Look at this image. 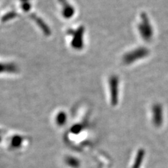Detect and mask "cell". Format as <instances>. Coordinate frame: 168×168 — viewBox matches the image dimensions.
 I'll return each mask as SVG.
<instances>
[{
    "label": "cell",
    "mask_w": 168,
    "mask_h": 168,
    "mask_svg": "<svg viewBox=\"0 0 168 168\" xmlns=\"http://www.w3.org/2000/svg\"><path fill=\"white\" fill-rule=\"evenodd\" d=\"M120 92V80L116 75H112L109 79V92L110 102L113 106L118 104Z\"/></svg>",
    "instance_id": "obj_4"
},
{
    "label": "cell",
    "mask_w": 168,
    "mask_h": 168,
    "mask_svg": "<svg viewBox=\"0 0 168 168\" xmlns=\"http://www.w3.org/2000/svg\"><path fill=\"white\" fill-rule=\"evenodd\" d=\"M67 119H68V118H67V113L64 111H60L56 116L55 122H56V125L59 127H62V126L66 125Z\"/></svg>",
    "instance_id": "obj_10"
},
{
    "label": "cell",
    "mask_w": 168,
    "mask_h": 168,
    "mask_svg": "<svg viewBox=\"0 0 168 168\" xmlns=\"http://www.w3.org/2000/svg\"><path fill=\"white\" fill-rule=\"evenodd\" d=\"M20 3H22V2H30V0H19Z\"/></svg>",
    "instance_id": "obj_14"
},
{
    "label": "cell",
    "mask_w": 168,
    "mask_h": 168,
    "mask_svg": "<svg viewBox=\"0 0 168 168\" xmlns=\"http://www.w3.org/2000/svg\"><path fill=\"white\" fill-rule=\"evenodd\" d=\"M137 30L143 41L149 42L152 40L154 35L153 27L148 16L145 13H142L140 17V21L137 24Z\"/></svg>",
    "instance_id": "obj_1"
},
{
    "label": "cell",
    "mask_w": 168,
    "mask_h": 168,
    "mask_svg": "<svg viewBox=\"0 0 168 168\" xmlns=\"http://www.w3.org/2000/svg\"><path fill=\"white\" fill-rule=\"evenodd\" d=\"M18 16V14L14 10H11V11L8 12L7 14H4L1 19V21L2 22H7L8 21H10L14 20Z\"/></svg>",
    "instance_id": "obj_12"
},
{
    "label": "cell",
    "mask_w": 168,
    "mask_h": 168,
    "mask_svg": "<svg viewBox=\"0 0 168 168\" xmlns=\"http://www.w3.org/2000/svg\"><path fill=\"white\" fill-rule=\"evenodd\" d=\"M67 33L71 37L70 45L75 50H81L84 47V36L85 27L83 26L78 27L76 29H69Z\"/></svg>",
    "instance_id": "obj_3"
},
{
    "label": "cell",
    "mask_w": 168,
    "mask_h": 168,
    "mask_svg": "<svg viewBox=\"0 0 168 168\" xmlns=\"http://www.w3.org/2000/svg\"><path fill=\"white\" fill-rule=\"evenodd\" d=\"M149 55V50L145 47H138L123 55V62L126 65L134 64L139 60L146 58Z\"/></svg>",
    "instance_id": "obj_2"
},
{
    "label": "cell",
    "mask_w": 168,
    "mask_h": 168,
    "mask_svg": "<svg viewBox=\"0 0 168 168\" xmlns=\"http://www.w3.org/2000/svg\"><path fill=\"white\" fill-rule=\"evenodd\" d=\"M18 71V67L15 63L0 62V74H15Z\"/></svg>",
    "instance_id": "obj_8"
},
{
    "label": "cell",
    "mask_w": 168,
    "mask_h": 168,
    "mask_svg": "<svg viewBox=\"0 0 168 168\" xmlns=\"http://www.w3.org/2000/svg\"><path fill=\"white\" fill-rule=\"evenodd\" d=\"M58 2L61 6V13L63 18L67 20L72 18L76 13L74 6L67 0H58Z\"/></svg>",
    "instance_id": "obj_7"
},
{
    "label": "cell",
    "mask_w": 168,
    "mask_h": 168,
    "mask_svg": "<svg viewBox=\"0 0 168 168\" xmlns=\"http://www.w3.org/2000/svg\"><path fill=\"white\" fill-rule=\"evenodd\" d=\"M145 154H146V152H145L144 149H139L136 153L135 158L134 160L133 164H132V168H141L143 162H144Z\"/></svg>",
    "instance_id": "obj_9"
},
{
    "label": "cell",
    "mask_w": 168,
    "mask_h": 168,
    "mask_svg": "<svg viewBox=\"0 0 168 168\" xmlns=\"http://www.w3.org/2000/svg\"><path fill=\"white\" fill-rule=\"evenodd\" d=\"M29 18L32 20H33L35 22V24L37 25V26L40 29V30L41 31V32L44 34V36L46 37H49L51 35V29L48 26V25L46 23L44 20L41 17L37 16V14L34 13H32L29 15Z\"/></svg>",
    "instance_id": "obj_6"
},
{
    "label": "cell",
    "mask_w": 168,
    "mask_h": 168,
    "mask_svg": "<svg viewBox=\"0 0 168 168\" xmlns=\"http://www.w3.org/2000/svg\"><path fill=\"white\" fill-rule=\"evenodd\" d=\"M20 8L25 13H28L32 9V4L30 2H22L20 3Z\"/></svg>",
    "instance_id": "obj_13"
},
{
    "label": "cell",
    "mask_w": 168,
    "mask_h": 168,
    "mask_svg": "<svg viewBox=\"0 0 168 168\" xmlns=\"http://www.w3.org/2000/svg\"><path fill=\"white\" fill-rule=\"evenodd\" d=\"M64 162L67 165L71 168H79L81 165V162L79 160L74 156H67Z\"/></svg>",
    "instance_id": "obj_11"
},
{
    "label": "cell",
    "mask_w": 168,
    "mask_h": 168,
    "mask_svg": "<svg viewBox=\"0 0 168 168\" xmlns=\"http://www.w3.org/2000/svg\"><path fill=\"white\" fill-rule=\"evenodd\" d=\"M151 121L155 128H160L163 125V107L159 103H155L151 107Z\"/></svg>",
    "instance_id": "obj_5"
}]
</instances>
